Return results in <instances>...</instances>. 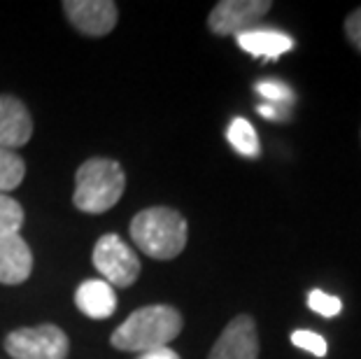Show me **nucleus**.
Instances as JSON below:
<instances>
[{
  "label": "nucleus",
  "instance_id": "nucleus-1",
  "mask_svg": "<svg viewBox=\"0 0 361 359\" xmlns=\"http://www.w3.org/2000/svg\"><path fill=\"white\" fill-rule=\"evenodd\" d=\"M182 331V315L173 305H145L130 312L126 322H121L110 336V346L124 353H149L166 348Z\"/></svg>",
  "mask_w": 361,
  "mask_h": 359
},
{
  "label": "nucleus",
  "instance_id": "nucleus-2",
  "mask_svg": "<svg viewBox=\"0 0 361 359\" xmlns=\"http://www.w3.org/2000/svg\"><path fill=\"white\" fill-rule=\"evenodd\" d=\"M130 238L147 257L168 262V259L178 257L187 245L189 226L184 215H180L178 210L157 205V208L140 210L133 217Z\"/></svg>",
  "mask_w": 361,
  "mask_h": 359
},
{
  "label": "nucleus",
  "instance_id": "nucleus-3",
  "mask_svg": "<svg viewBox=\"0 0 361 359\" xmlns=\"http://www.w3.org/2000/svg\"><path fill=\"white\" fill-rule=\"evenodd\" d=\"M126 189L124 168L112 159H89L75 175V208L89 215H101L119 203Z\"/></svg>",
  "mask_w": 361,
  "mask_h": 359
},
{
  "label": "nucleus",
  "instance_id": "nucleus-4",
  "mask_svg": "<svg viewBox=\"0 0 361 359\" xmlns=\"http://www.w3.org/2000/svg\"><path fill=\"white\" fill-rule=\"evenodd\" d=\"M5 350L12 359H66L71 341L56 324L24 327L7 334Z\"/></svg>",
  "mask_w": 361,
  "mask_h": 359
},
{
  "label": "nucleus",
  "instance_id": "nucleus-5",
  "mask_svg": "<svg viewBox=\"0 0 361 359\" xmlns=\"http://www.w3.org/2000/svg\"><path fill=\"white\" fill-rule=\"evenodd\" d=\"M91 259L110 287H130L140 276V259L117 233L101 236Z\"/></svg>",
  "mask_w": 361,
  "mask_h": 359
},
{
  "label": "nucleus",
  "instance_id": "nucleus-6",
  "mask_svg": "<svg viewBox=\"0 0 361 359\" xmlns=\"http://www.w3.org/2000/svg\"><path fill=\"white\" fill-rule=\"evenodd\" d=\"M273 7L271 0H221L207 17V26L214 35H243L257 28Z\"/></svg>",
  "mask_w": 361,
  "mask_h": 359
},
{
  "label": "nucleus",
  "instance_id": "nucleus-7",
  "mask_svg": "<svg viewBox=\"0 0 361 359\" xmlns=\"http://www.w3.org/2000/svg\"><path fill=\"white\" fill-rule=\"evenodd\" d=\"M207 359H259V331L255 317H233L214 341Z\"/></svg>",
  "mask_w": 361,
  "mask_h": 359
},
{
  "label": "nucleus",
  "instance_id": "nucleus-8",
  "mask_svg": "<svg viewBox=\"0 0 361 359\" xmlns=\"http://www.w3.org/2000/svg\"><path fill=\"white\" fill-rule=\"evenodd\" d=\"M63 12L68 21L84 35L103 37L117 26V3L112 0H66Z\"/></svg>",
  "mask_w": 361,
  "mask_h": 359
},
{
  "label": "nucleus",
  "instance_id": "nucleus-9",
  "mask_svg": "<svg viewBox=\"0 0 361 359\" xmlns=\"http://www.w3.org/2000/svg\"><path fill=\"white\" fill-rule=\"evenodd\" d=\"M33 135V119L26 105L14 96H0V147L19 150Z\"/></svg>",
  "mask_w": 361,
  "mask_h": 359
},
{
  "label": "nucleus",
  "instance_id": "nucleus-10",
  "mask_svg": "<svg viewBox=\"0 0 361 359\" xmlns=\"http://www.w3.org/2000/svg\"><path fill=\"white\" fill-rule=\"evenodd\" d=\"M33 271V255L28 243L19 233L0 236V282L21 285Z\"/></svg>",
  "mask_w": 361,
  "mask_h": 359
},
{
  "label": "nucleus",
  "instance_id": "nucleus-11",
  "mask_svg": "<svg viewBox=\"0 0 361 359\" xmlns=\"http://www.w3.org/2000/svg\"><path fill=\"white\" fill-rule=\"evenodd\" d=\"M78 308L91 320H105L117 310V294L105 280H87L75 292Z\"/></svg>",
  "mask_w": 361,
  "mask_h": 359
},
{
  "label": "nucleus",
  "instance_id": "nucleus-12",
  "mask_svg": "<svg viewBox=\"0 0 361 359\" xmlns=\"http://www.w3.org/2000/svg\"><path fill=\"white\" fill-rule=\"evenodd\" d=\"M238 44L252 56L259 59H278L294 49L291 35L275 28H252L247 33L238 35Z\"/></svg>",
  "mask_w": 361,
  "mask_h": 359
},
{
  "label": "nucleus",
  "instance_id": "nucleus-13",
  "mask_svg": "<svg viewBox=\"0 0 361 359\" xmlns=\"http://www.w3.org/2000/svg\"><path fill=\"white\" fill-rule=\"evenodd\" d=\"M226 138L238 154H243L247 159H257L261 154L259 135L255 131V126H252L245 117H235L231 121V126H228V131H226Z\"/></svg>",
  "mask_w": 361,
  "mask_h": 359
},
{
  "label": "nucleus",
  "instance_id": "nucleus-14",
  "mask_svg": "<svg viewBox=\"0 0 361 359\" xmlns=\"http://www.w3.org/2000/svg\"><path fill=\"white\" fill-rule=\"evenodd\" d=\"M26 164L17 152L0 147V194H7L17 189L24 182Z\"/></svg>",
  "mask_w": 361,
  "mask_h": 359
},
{
  "label": "nucleus",
  "instance_id": "nucleus-15",
  "mask_svg": "<svg viewBox=\"0 0 361 359\" xmlns=\"http://www.w3.org/2000/svg\"><path fill=\"white\" fill-rule=\"evenodd\" d=\"M24 224V208L17 198L0 194V236L5 233H19Z\"/></svg>",
  "mask_w": 361,
  "mask_h": 359
},
{
  "label": "nucleus",
  "instance_id": "nucleus-16",
  "mask_svg": "<svg viewBox=\"0 0 361 359\" xmlns=\"http://www.w3.org/2000/svg\"><path fill=\"white\" fill-rule=\"evenodd\" d=\"M257 91L266 98L271 105H280V108H289L296 101V94L289 89V84L278 80H264L257 84Z\"/></svg>",
  "mask_w": 361,
  "mask_h": 359
},
{
  "label": "nucleus",
  "instance_id": "nucleus-17",
  "mask_svg": "<svg viewBox=\"0 0 361 359\" xmlns=\"http://www.w3.org/2000/svg\"><path fill=\"white\" fill-rule=\"evenodd\" d=\"M308 308L314 310L322 317H336V315H341L343 301L338 299V296L322 292V289H312V292L308 294Z\"/></svg>",
  "mask_w": 361,
  "mask_h": 359
},
{
  "label": "nucleus",
  "instance_id": "nucleus-18",
  "mask_svg": "<svg viewBox=\"0 0 361 359\" xmlns=\"http://www.w3.org/2000/svg\"><path fill=\"white\" fill-rule=\"evenodd\" d=\"M291 343H294L296 348L305 350V353H310L314 357H324L326 355V341L324 336L314 334V331H308V329H298L291 334Z\"/></svg>",
  "mask_w": 361,
  "mask_h": 359
},
{
  "label": "nucleus",
  "instance_id": "nucleus-19",
  "mask_svg": "<svg viewBox=\"0 0 361 359\" xmlns=\"http://www.w3.org/2000/svg\"><path fill=\"white\" fill-rule=\"evenodd\" d=\"M345 33H348V40L352 42V47L361 51V7H357V10L345 19Z\"/></svg>",
  "mask_w": 361,
  "mask_h": 359
},
{
  "label": "nucleus",
  "instance_id": "nucleus-20",
  "mask_svg": "<svg viewBox=\"0 0 361 359\" xmlns=\"http://www.w3.org/2000/svg\"><path fill=\"white\" fill-rule=\"evenodd\" d=\"M259 114L261 117H266V119H273V121H278V119H284L287 117V108H280V105H271V103H264V105H259Z\"/></svg>",
  "mask_w": 361,
  "mask_h": 359
},
{
  "label": "nucleus",
  "instance_id": "nucleus-21",
  "mask_svg": "<svg viewBox=\"0 0 361 359\" xmlns=\"http://www.w3.org/2000/svg\"><path fill=\"white\" fill-rule=\"evenodd\" d=\"M137 359H180V355L175 353L171 348H157V350H149V353H142Z\"/></svg>",
  "mask_w": 361,
  "mask_h": 359
}]
</instances>
